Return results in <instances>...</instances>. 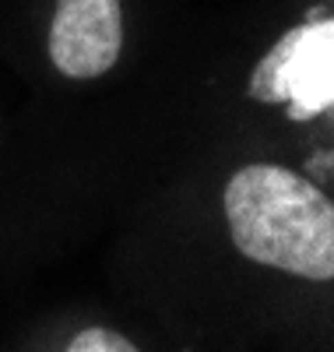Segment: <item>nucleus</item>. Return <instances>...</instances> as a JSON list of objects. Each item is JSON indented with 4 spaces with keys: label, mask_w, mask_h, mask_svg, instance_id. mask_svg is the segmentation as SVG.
<instances>
[{
    "label": "nucleus",
    "mask_w": 334,
    "mask_h": 352,
    "mask_svg": "<svg viewBox=\"0 0 334 352\" xmlns=\"http://www.w3.org/2000/svg\"><path fill=\"white\" fill-rule=\"evenodd\" d=\"M67 352H137V345L127 342L124 335L109 331V328H88V331L74 335Z\"/></svg>",
    "instance_id": "20e7f679"
},
{
    "label": "nucleus",
    "mask_w": 334,
    "mask_h": 352,
    "mask_svg": "<svg viewBox=\"0 0 334 352\" xmlns=\"http://www.w3.org/2000/svg\"><path fill=\"white\" fill-rule=\"evenodd\" d=\"M250 96L289 106L292 120H313L334 102V21H307L285 32L254 71Z\"/></svg>",
    "instance_id": "f03ea898"
},
{
    "label": "nucleus",
    "mask_w": 334,
    "mask_h": 352,
    "mask_svg": "<svg viewBox=\"0 0 334 352\" xmlns=\"http://www.w3.org/2000/svg\"><path fill=\"white\" fill-rule=\"evenodd\" d=\"M225 219L243 257L302 278L334 275V204L282 166H243L225 187Z\"/></svg>",
    "instance_id": "f257e3e1"
},
{
    "label": "nucleus",
    "mask_w": 334,
    "mask_h": 352,
    "mask_svg": "<svg viewBox=\"0 0 334 352\" xmlns=\"http://www.w3.org/2000/svg\"><path fill=\"white\" fill-rule=\"evenodd\" d=\"M124 46L120 0H56L49 25V60L67 78L106 74Z\"/></svg>",
    "instance_id": "7ed1b4c3"
}]
</instances>
